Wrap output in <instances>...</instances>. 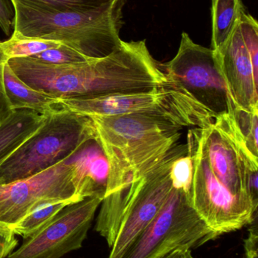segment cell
<instances>
[{"instance_id":"cell-1","label":"cell","mask_w":258,"mask_h":258,"mask_svg":"<svg viewBox=\"0 0 258 258\" xmlns=\"http://www.w3.org/2000/svg\"><path fill=\"white\" fill-rule=\"evenodd\" d=\"M7 62L24 83L60 101L142 93L158 89L167 81L145 39L122 40L109 55L82 63L53 64L32 57Z\"/></svg>"},{"instance_id":"cell-2","label":"cell","mask_w":258,"mask_h":258,"mask_svg":"<svg viewBox=\"0 0 258 258\" xmlns=\"http://www.w3.org/2000/svg\"><path fill=\"white\" fill-rule=\"evenodd\" d=\"M89 117L109 165L104 197L130 186L156 168L178 145L182 135L181 127L146 116Z\"/></svg>"},{"instance_id":"cell-3","label":"cell","mask_w":258,"mask_h":258,"mask_svg":"<svg viewBox=\"0 0 258 258\" xmlns=\"http://www.w3.org/2000/svg\"><path fill=\"white\" fill-rule=\"evenodd\" d=\"M126 0H112L83 12H48L12 1L15 9L12 37L55 41L89 58L106 57L121 45Z\"/></svg>"},{"instance_id":"cell-4","label":"cell","mask_w":258,"mask_h":258,"mask_svg":"<svg viewBox=\"0 0 258 258\" xmlns=\"http://www.w3.org/2000/svg\"><path fill=\"white\" fill-rule=\"evenodd\" d=\"M96 139L89 116L61 106L45 114L42 125L0 165V185L42 172L68 160Z\"/></svg>"},{"instance_id":"cell-5","label":"cell","mask_w":258,"mask_h":258,"mask_svg":"<svg viewBox=\"0 0 258 258\" xmlns=\"http://www.w3.org/2000/svg\"><path fill=\"white\" fill-rule=\"evenodd\" d=\"M67 110L84 116L133 115L162 119L183 128H201L215 116L183 89L170 83L150 92L60 101Z\"/></svg>"},{"instance_id":"cell-6","label":"cell","mask_w":258,"mask_h":258,"mask_svg":"<svg viewBox=\"0 0 258 258\" xmlns=\"http://www.w3.org/2000/svg\"><path fill=\"white\" fill-rule=\"evenodd\" d=\"M92 196L90 182L73 156L42 172L0 185V227L11 230L39 208Z\"/></svg>"},{"instance_id":"cell-7","label":"cell","mask_w":258,"mask_h":258,"mask_svg":"<svg viewBox=\"0 0 258 258\" xmlns=\"http://www.w3.org/2000/svg\"><path fill=\"white\" fill-rule=\"evenodd\" d=\"M216 180L235 197L258 206V158L247 148L232 115L192 128Z\"/></svg>"},{"instance_id":"cell-8","label":"cell","mask_w":258,"mask_h":258,"mask_svg":"<svg viewBox=\"0 0 258 258\" xmlns=\"http://www.w3.org/2000/svg\"><path fill=\"white\" fill-rule=\"evenodd\" d=\"M218 237L192 207L189 191L173 187L160 212L120 258H161L176 248L195 249Z\"/></svg>"},{"instance_id":"cell-9","label":"cell","mask_w":258,"mask_h":258,"mask_svg":"<svg viewBox=\"0 0 258 258\" xmlns=\"http://www.w3.org/2000/svg\"><path fill=\"white\" fill-rule=\"evenodd\" d=\"M186 150L193 165L189 199L208 227L220 236L252 224L257 219V207L235 197L216 180L191 129Z\"/></svg>"},{"instance_id":"cell-10","label":"cell","mask_w":258,"mask_h":258,"mask_svg":"<svg viewBox=\"0 0 258 258\" xmlns=\"http://www.w3.org/2000/svg\"><path fill=\"white\" fill-rule=\"evenodd\" d=\"M162 67L169 83L183 89L215 117L233 111L235 106L215 52L195 43L186 32L175 57Z\"/></svg>"},{"instance_id":"cell-11","label":"cell","mask_w":258,"mask_h":258,"mask_svg":"<svg viewBox=\"0 0 258 258\" xmlns=\"http://www.w3.org/2000/svg\"><path fill=\"white\" fill-rule=\"evenodd\" d=\"M186 145H177L156 168L130 184L131 195L109 258H120L130 244L149 225L168 200L173 183L171 168Z\"/></svg>"},{"instance_id":"cell-12","label":"cell","mask_w":258,"mask_h":258,"mask_svg":"<svg viewBox=\"0 0 258 258\" xmlns=\"http://www.w3.org/2000/svg\"><path fill=\"white\" fill-rule=\"evenodd\" d=\"M103 199L95 195L70 203L6 258H61L81 248Z\"/></svg>"},{"instance_id":"cell-13","label":"cell","mask_w":258,"mask_h":258,"mask_svg":"<svg viewBox=\"0 0 258 258\" xmlns=\"http://www.w3.org/2000/svg\"><path fill=\"white\" fill-rule=\"evenodd\" d=\"M214 52L235 107L247 111L258 110V70L244 43L239 25L227 43Z\"/></svg>"},{"instance_id":"cell-14","label":"cell","mask_w":258,"mask_h":258,"mask_svg":"<svg viewBox=\"0 0 258 258\" xmlns=\"http://www.w3.org/2000/svg\"><path fill=\"white\" fill-rule=\"evenodd\" d=\"M3 83L12 110H33L45 115L61 107L60 100L35 90L17 77L6 62L3 68Z\"/></svg>"},{"instance_id":"cell-15","label":"cell","mask_w":258,"mask_h":258,"mask_svg":"<svg viewBox=\"0 0 258 258\" xmlns=\"http://www.w3.org/2000/svg\"><path fill=\"white\" fill-rule=\"evenodd\" d=\"M45 120V115L33 110H15L0 124V165L6 161Z\"/></svg>"},{"instance_id":"cell-16","label":"cell","mask_w":258,"mask_h":258,"mask_svg":"<svg viewBox=\"0 0 258 258\" xmlns=\"http://www.w3.org/2000/svg\"><path fill=\"white\" fill-rule=\"evenodd\" d=\"M212 43L215 51L221 49L231 37L245 12L242 0H212Z\"/></svg>"},{"instance_id":"cell-17","label":"cell","mask_w":258,"mask_h":258,"mask_svg":"<svg viewBox=\"0 0 258 258\" xmlns=\"http://www.w3.org/2000/svg\"><path fill=\"white\" fill-rule=\"evenodd\" d=\"M75 203V202H74ZM71 202H57L39 208L15 225L11 231L27 239L46 225L61 210Z\"/></svg>"},{"instance_id":"cell-18","label":"cell","mask_w":258,"mask_h":258,"mask_svg":"<svg viewBox=\"0 0 258 258\" xmlns=\"http://www.w3.org/2000/svg\"><path fill=\"white\" fill-rule=\"evenodd\" d=\"M62 45L55 41L40 39L15 38L0 42V48L7 60L17 57H29Z\"/></svg>"},{"instance_id":"cell-19","label":"cell","mask_w":258,"mask_h":258,"mask_svg":"<svg viewBox=\"0 0 258 258\" xmlns=\"http://www.w3.org/2000/svg\"><path fill=\"white\" fill-rule=\"evenodd\" d=\"M48 12H83L104 6L112 0H11Z\"/></svg>"},{"instance_id":"cell-20","label":"cell","mask_w":258,"mask_h":258,"mask_svg":"<svg viewBox=\"0 0 258 258\" xmlns=\"http://www.w3.org/2000/svg\"><path fill=\"white\" fill-rule=\"evenodd\" d=\"M230 114L247 148L258 158V110L247 111L234 107Z\"/></svg>"},{"instance_id":"cell-21","label":"cell","mask_w":258,"mask_h":258,"mask_svg":"<svg viewBox=\"0 0 258 258\" xmlns=\"http://www.w3.org/2000/svg\"><path fill=\"white\" fill-rule=\"evenodd\" d=\"M29 57L53 64H69L82 63L90 60V58L76 51L74 48L63 44L58 48H51Z\"/></svg>"},{"instance_id":"cell-22","label":"cell","mask_w":258,"mask_h":258,"mask_svg":"<svg viewBox=\"0 0 258 258\" xmlns=\"http://www.w3.org/2000/svg\"><path fill=\"white\" fill-rule=\"evenodd\" d=\"M193 177V165L191 156L186 152L173 162L171 168V177L173 186L183 188L189 191Z\"/></svg>"},{"instance_id":"cell-23","label":"cell","mask_w":258,"mask_h":258,"mask_svg":"<svg viewBox=\"0 0 258 258\" xmlns=\"http://www.w3.org/2000/svg\"><path fill=\"white\" fill-rule=\"evenodd\" d=\"M7 61V59L5 57L0 48V124L5 119H7L14 111L8 101L6 92H5L4 83H3V68H4L5 63Z\"/></svg>"},{"instance_id":"cell-24","label":"cell","mask_w":258,"mask_h":258,"mask_svg":"<svg viewBox=\"0 0 258 258\" xmlns=\"http://www.w3.org/2000/svg\"><path fill=\"white\" fill-rule=\"evenodd\" d=\"M15 12L8 0H0V28L5 34L10 36L14 30Z\"/></svg>"},{"instance_id":"cell-25","label":"cell","mask_w":258,"mask_h":258,"mask_svg":"<svg viewBox=\"0 0 258 258\" xmlns=\"http://www.w3.org/2000/svg\"><path fill=\"white\" fill-rule=\"evenodd\" d=\"M18 245L15 235L11 230L0 227V258H6Z\"/></svg>"},{"instance_id":"cell-26","label":"cell","mask_w":258,"mask_h":258,"mask_svg":"<svg viewBox=\"0 0 258 258\" xmlns=\"http://www.w3.org/2000/svg\"><path fill=\"white\" fill-rule=\"evenodd\" d=\"M248 236L245 240V257L258 258V229L257 219L250 224Z\"/></svg>"},{"instance_id":"cell-27","label":"cell","mask_w":258,"mask_h":258,"mask_svg":"<svg viewBox=\"0 0 258 258\" xmlns=\"http://www.w3.org/2000/svg\"><path fill=\"white\" fill-rule=\"evenodd\" d=\"M161 258H195L192 254V250L187 248H178L173 250L166 255Z\"/></svg>"}]
</instances>
